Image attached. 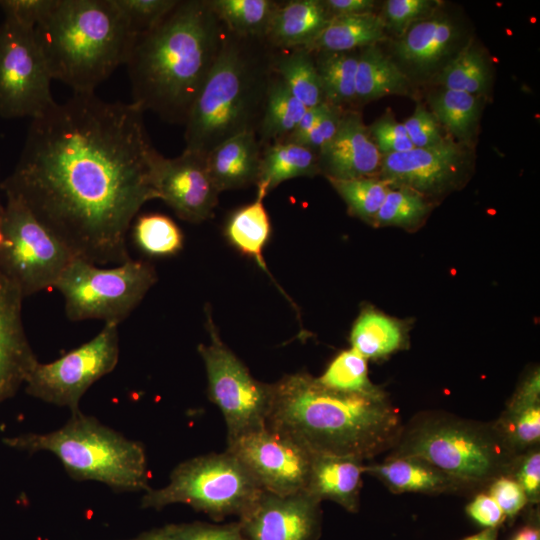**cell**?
I'll return each instance as SVG.
<instances>
[{"instance_id":"cell-45","label":"cell","mask_w":540,"mask_h":540,"mask_svg":"<svg viewBox=\"0 0 540 540\" xmlns=\"http://www.w3.org/2000/svg\"><path fill=\"white\" fill-rule=\"evenodd\" d=\"M371 133L376 140L380 153L393 154L408 151L414 148L403 123L395 121L391 116H385L375 122Z\"/></svg>"},{"instance_id":"cell-29","label":"cell","mask_w":540,"mask_h":540,"mask_svg":"<svg viewBox=\"0 0 540 540\" xmlns=\"http://www.w3.org/2000/svg\"><path fill=\"white\" fill-rule=\"evenodd\" d=\"M270 234V218L263 200L259 198L233 212L225 226L229 243L240 253L254 259L267 273L263 250Z\"/></svg>"},{"instance_id":"cell-26","label":"cell","mask_w":540,"mask_h":540,"mask_svg":"<svg viewBox=\"0 0 540 540\" xmlns=\"http://www.w3.org/2000/svg\"><path fill=\"white\" fill-rule=\"evenodd\" d=\"M384 20L373 12L333 17L314 43L312 52H350L384 38Z\"/></svg>"},{"instance_id":"cell-56","label":"cell","mask_w":540,"mask_h":540,"mask_svg":"<svg viewBox=\"0 0 540 540\" xmlns=\"http://www.w3.org/2000/svg\"><path fill=\"white\" fill-rule=\"evenodd\" d=\"M462 540H497V528H485L481 532Z\"/></svg>"},{"instance_id":"cell-23","label":"cell","mask_w":540,"mask_h":540,"mask_svg":"<svg viewBox=\"0 0 540 540\" xmlns=\"http://www.w3.org/2000/svg\"><path fill=\"white\" fill-rule=\"evenodd\" d=\"M323 1L279 4L265 40L273 49L309 48L331 20Z\"/></svg>"},{"instance_id":"cell-2","label":"cell","mask_w":540,"mask_h":540,"mask_svg":"<svg viewBox=\"0 0 540 540\" xmlns=\"http://www.w3.org/2000/svg\"><path fill=\"white\" fill-rule=\"evenodd\" d=\"M266 426L312 455L362 461L394 447L403 430L400 414L381 391L336 392L303 372L272 384Z\"/></svg>"},{"instance_id":"cell-33","label":"cell","mask_w":540,"mask_h":540,"mask_svg":"<svg viewBox=\"0 0 540 540\" xmlns=\"http://www.w3.org/2000/svg\"><path fill=\"white\" fill-rule=\"evenodd\" d=\"M350 341L352 349L365 359H376L398 349L402 334L390 318L374 311H365L355 322Z\"/></svg>"},{"instance_id":"cell-3","label":"cell","mask_w":540,"mask_h":540,"mask_svg":"<svg viewBox=\"0 0 540 540\" xmlns=\"http://www.w3.org/2000/svg\"><path fill=\"white\" fill-rule=\"evenodd\" d=\"M226 28L207 0L178 1L137 36L126 62L132 103L184 125L222 46Z\"/></svg>"},{"instance_id":"cell-18","label":"cell","mask_w":540,"mask_h":540,"mask_svg":"<svg viewBox=\"0 0 540 540\" xmlns=\"http://www.w3.org/2000/svg\"><path fill=\"white\" fill-rule=\"evenodd\" d=\"M24 299L0 274V404L17 393L38 362L23 326Z\"/></svg>"},{"instance_id":"cell-31","label":"cell","mask_w":540,"mask_h":540,"mask_svg":"<svg viewBox=\"0 0 540 540\" xmlns=\"http://www.w3.org/2000/svg\"><path fill=\"white\" fill-rule=\"evenodd\" d=\"M207 1L229 32L256 39H265L280 4L272 0Z\"/></svg>"},{"instance_id":"cell-13","label":"cell","mask_w":540,"mask_h":540,"mask_svg":"<svg viewBox=\"0 0 540 540\" xmlns=\"http://www.w3.org/2000/svg\"><path fill=\"white\" fill-rule=\"evenodd\" d=\"M118 325L104 324L88 342L50 363H36L25 391L44 402L79 409L82 396L97 380L112 372L119 360Z\"/></svg>"},{"instance_id":"cell-17","label":"cell","mask_w":540,"mask_h":540,"mask_svg":"<svg viewBox=\"0 0 540 540\" xmlns=\"http://www.w3.org/2000/svg\"><path fill=\"white\" fill-rule=\"evenodd\" d=\"M467 153L452 141L384 155L381 173L386 181L420 192H439L463 172Z\"/></svg>"},{"instance_id":"cell-55","label":"cell","mask_w":540,"mask_h":540,"mask_svg":"<svg viewBox=\"0 0 540 540\" xmlns=\"http://www.w3.org/2000/svg\"><path fill=\"white\" fill-rule=\"evenodd\" d=\"M512 540H540L539 529L532 525L524 526L514 535Z\"/></svg>"},{"instance_id":"cell-1","label":"cell","mask_w":540,"mask_h":540,"mask_svg":"<svg viewBox=\"0 0 540 540\" xmlns=\"http://www.w3.org/2000/svg\"><path fill=\"white\" fill-rule=\"evenodd\" d=\"M132 102L73 94L31 120L19 160L2 181L75 258L95 265L131 259L127 234L140 208L158 199L160 153Z\"/></svg>"},{"instance_id":"cell-16","label":"cell","mask_w":540,"mask_h":540,"mask_svg":"<svg viewBox=\"0 0 540 540\" xmlns=\"http://www.w3.org/2000/svg\"><path fill=\"white\" fill-rule=\"evenodd\" d=\"M320 504L305 491L289 496L263 491L238 523L246 540H318Z\"/></svg>"},{"instance_id":"cell-42","label":"cell","mask_w":540,"mask_h":540,"mask_svg":"<svg viewBox=\"0 0 540 540\" xmlns=\"http://www.w3.org/2000/svg\"><path fill=\"white\" fill-rule=\"evenodd\" d=\"M435 6L430 0H388L384 5V22L398 34L423 19Z\"/></svg>"},{"instance_id":"cell-7","label":"cell","mask_w":540,"mask_h":540,"mask_svg":"<svg viewBox=\"0 0 540 540\" xmlns=\"http://www.w3.org/2000/svg\"><path fill=\"white\" fill-rule=\"evenodd\" d=\"M391 456L420 458L460 483H480L507 463L509 447L498 430L433 416L402 430Z\"/></svg>"},{"instance_id":"cell-39","label":"cell","mask_w":540,"mask_h":540,"mask_svg":"<svg viewBox=\"0 0 540 540\" xmlns=\"http://www.w3.org/2000/svg\"><path fill=\"white\" fill-rule=\"evenodd\" d=\"M506 444L523 448L535 444L540 437V405L509 408L497 429Z\"/></svg>"},{"instance_id":"cell-38","label":"cell","mask_w":540,"mask_h":540,"mask_svg":"<svg viewBox=\"0 0 540 540\" xmlns=\"http://www.w3.org/2000/svg\"><path fill=\"white\" fill-rule=\"evenodd\" d=\"M329 180L350 211L364 219L375 218L389 191L385 181L370 177Z\"/></svg>"},{"instance_id":"cell-5","label":"cell","mask_w":540,"mask_h":540,"mask_svg":"<svg viewBox=\"0 0 540 540\" xmlns=\"http://www.w3.org/2000/svg\"><path fill=\"white\" fill-rule=\"evenodd\" d=\"M52 80L91 94L121 65L136 40L113 0H54L34 28Z\"/></svg>"},{"instance_id":"cell-51","label":"cell","mask_w":540,"mask_h":540,"mask_svg":"<svg viewBox=\"0 0 540 540\" xmlns=\"http://www.w3.org/2000/svg\"><path fill=\"white\" fill-rule=\"evenodd\" d=\"M323 3L331 18L372 12L375 4L372 0H326Z\"/></svg>"},{"instance_id":"cell-19","label":"cell","mask_w":540,"mask_h":540,"mask_svg":"<svg viewBox=\"0 0 540 540\" xmlns=\"http://www.w3.org/2000/svg\"><path fill=\"white\" fill-rule=\"evenodd\" d=\"M319 170L328 179L348 180L369 177L381 166L382 156L372 141L361 115L342 113L331 142L318 153Z\"/></svg>"},{"instance_id":"cell-50","label":"cell","mask_w":540,"mask_h":540,"mask_svg":"<svg viewBox=\"0 0 540 540\" xmlns=\"http://www.w3.org/2000/svg\"><path fill=\"white\" fill-rule=\"evenodd\" d=\"M472 520L484 528H498L506 519L495 500L485 493L478 494L466 507Z\"/></svg>"},{"instance_id":"cell-40","label":"cell","mask_w":540,"mask_h":540,"mask_svg":"<svg viewBox=\"0 0 540 540\" xmlns=\"http://www.w3.org/2000/svg\"><path fill=\"white\" fill-rule=\"evenodd\" d=\"M426 211V203L417 194L405 189L389 190L374 219L380 224H409Z\"/></svg>"},{"instance_id":"cell-35","label":"cell","mask_w":540,"mask_h":540,"mask_svg":"<svg viewBox=\"0 0 540 540\" xmlns=\"http://www.w3.org/2000/svg\"><path fill=\"white\" fill-rule=\"evenodd\" d=\"M133 237L139 249L150 256H171L183 248L184 237L178 225L158 213L141 215L133 225Z\"/></svg>"},{"instance_id":"cell-8","label":"cell","mask_w":540,"mask_h":540,"mask_svg":"<svg viewBox=\"0 0 540 540\" xmlns=\"http://www.w3.org/2000/svg\"><path fill=\"white\" fill-rule=\"evenodd\" d=\"M263 491L238 459L225 451L179 463L166 486L144 492L141 508L161 510L180 503L220 521L228 516L240 518Z\"/></svg>"},{"instance_id":"cell-54","label":"cell","mask_w":540,"mask_h":540,"mask_svg":"<svg viewBox=\"0 0 540 540\" xmlns=\"http://www.w3.org/2000/svg\"><path fill=\"white\" fill-rule=\"evenodd\" d=\"M132 540H181L173 531L171 524L162 528H155L140 534Z\"/></svg>"},{"instance_id":"cell-30","label":"cell","mask_w":540,"mask_h":540,"mask_svg":"<svg viewBox=\"0 0 540 540\" xmlns=\"http://www.w3.org/2000/svg\"><path fill=\"white\" fill-rule=\"evenodd\" d=\"M306 107L293 96L275 73L267 90L257 137L261 146L286 139L295 129Z\"/></svg>"},{"instance_id":"cell-53","label":"cell","mask_w":540,"mask_h":540,"mask_svg":"<svg viewBox=\"0 0 540 540\" xmlns=\"http://www.w3.org/2000/svg\"><path fill=\"white\" fill-rule=\"evenodd\" d=\"M539 374H534L522 387L509 408H518L539 403Z\"/></svg>"},{"instance_id":"cell-28","label":"cell","mask_w":540,"mask_h":540,"mask_svg":"<svg viewBox=\"0 0 540 540\" xmlns=\"http://www.w3.org/2000/svg\"><path fill=\"white\" fill-rule=\"evenodd\" d=\"M272 68L306 108L325 102L313 52L309 49H274Z\"/></svg>"},{"instance_id":"cell-47","label":"cell","mask_w":540,"mask_h":540,"mask_svg":"<svg viewBox=\"0 0 540 540\" xmlns=\"http://www.w3.org/2000/svg\"><path fill=\"white\" fill-rule=\"evenodd\" d=\"M489 495L498 504L505 517H514L528 502L519 483L510 477L496 478L489 488Z\"/></svg>"},{"instance_id":"cell-46","label":"cell","mask_w":540,"mask_h":540,"mask_svg":"<svg viewBox=\"0 0 540 540\" xmlns=\"http://www.w3.org/2000/svg\"><path fill=\"white\" fill-rule=\"evenodd\" d=\"M54 0H0L4 19L34 29L47 14Z\"/></svg>"},{"instance_id":"cell-36","label":"cell","mask_w":540,"mask_h":540,"mask_svg":"<svg viewBox=\"0 0 540 540\" xmlns=\"http://www.w3.org/2000/svg\"><path fill=\"white\" fill-rule=\"evenodd\" d=\"M316 380L323 387L341 393L379 392L369 381L367 359L352 348L339 353Z\"/></svg>"},{"instance_id":"cell-37","label":"cell","mask_w":540,"mask_h":540,"mask_svg":"<svg viewBox=\"0 0 540 540\" xmlns=\"http://www.w3.org/2000/svg\"><path fill=\"white\" fill-rule=\"evenodd\" d=\"M439 81L445 89L478 97L486 92L488 87V66L482 54L469 45L443 68Z\"/></svg>"},{"instance_id":"cell-21","label":"cell","mask_w":540,"mask_h":540,"mask_svg":"<svg viewBox=\"0 0 540 540\" xmlns=\"http://www.w3.org/2000/svg\"><path fill=\"white\" fill-rule=\"evenodd\" d=\"M458 28L447 16L436 15L412 24L395 45L402 63L414 71L434 69L453 49Z\"/></svg>"},{"instance_id":"cell-49","label":"cell","mask_w":540,"mask_h":540,"mask_svg":"<svg viewBox=\"0 0 540 540\" xmlns=\"http://www.w3.org/2000/svg\"><path fill=\"white\" fill-rule=\"evenodd\" d=\"M515 480L525 492L529 502H537L540 496V453L532 450L525 455L516 468Z\"/></svg>"},{"instance_id":"cell-14","label":"cell","mask_w":540,"mask_h":540,"mask_svg":"<svg viewBox=\"0 0 540 540\" xmlns=\"http://www.w3.org/2000/svg\"><path fill=\"white\" fill-rule=\"evenodd\" d=\"M259 487L279 496L305 491L312 454L266 425L227 441V449Z\"/></svg>"},{"instance_id":"cell-22","label":"cell","mask_w":540,"mask_h":540,"mask_svg":"<svg viewBox=\"0 0 540 540\" xmlns=\"http://www.w3.org/2000/svg\"><path fill=\"white\" fill-rule=\"evenodd\" d=\"M262 155L257 134L245 132L217 145L206 155V164L219 192L256 184Z\"/></svg>"},{"instance_id":"cell-12","label":"cell","mask_w":540,"mask_h":540,"mask_svg":"<svg viewBox=\"0 0 540 540\" xmlns=\"http://www.w3.org/2000/svg\"><path fill=\"white\" fill-rule=\"evenodd\" d=\"M51 75L34 29L4 19L0 25V117L31 120L56 102Z\"/></svg>"},{"instance_id":"cell-10","label":"cell","mask_w":540,"mask_h":540,"mask_svg":"<svg viewBox=\"0 0 540 540\" xmlns=\"http://www.w3.org/2000/svg\"><path fill=\"white\" fill-rule=\"evenodd\" d=\"M5 198L0 274L24 298L54 288L75 257L19 199Z\"/></svg>"},{"instance_id":"cell-48","label":"cell","mask_w":540,"mask_h":540,"mask_svg":"<svg viewBox=\"0 0 540 540\" xmlns=\"http://www.w3.org/2000/svg\"><path fill=\"white\" fill-rule=\"evenodd\" d=\"M342 113L341 108L328 103L326 111L316 125L296 144L306 146L318 154L335 136Z\"/></svg>"},{"instance_id":"cell-41","label":"cell","mask_w":540,"mask_h":540,"mask_svg":"<svg viewBox=\"0 0 540 540\" xmlns=\"http://www.w3.org/2000/svg\"><path fill=\"white\" fill-rule=\"evenodd\" d=\"M137 36L157 25L179 0H113Z\"/></svg>"},{"instance_id":"cell-34","label":"cell","mask_w":540,"mask_h":540,"mask_svg":"<svg viewBox=\"0 0 540 540\" xmlns=\"http://www.w3.org/2000/svg\"><path fill=\"white\" fill-rule=\"evenodd\" d=\"M433 115L461 142L471 140L479 118L478 97L444 89L430 99Z\"/></svg>"},{"instance_id":"cell-24","label":"cell","mask_w":540,"mask_h":540,"mask_svg":"<svg viewBox=\"0 0 540 540\" xmlns=\"http://www.w3.org/2000/svg\"><path fill=\"white\" fill-rule=\"evenodd\" d=\"M364 473L378 478L395 493H440L460 484L428 462L411 456H390L378 464H364Z\"/></svg>"},{"instance_id":"cell-43","label":"cell","mask_w":540,"mask_h":540,"mask_svg":"<svg viewBox=\"0 0 540 540\" xmlns=\"http://www.w3.org/2000/svg\"><path fill=\"white\" fill-rule=\"evenodd\" d=\"M406 133L415 148L438 145L445 139L436 117L422 105L403 122Z\"/></svg>"},{"instance_id":"cell-4","label":"cell","mask_w":540,"mask_h":540,"mask_svg":"<svg viewBox=\"0 0 540 540\" xmlns=\"http://www.w3.org/2000/svg\"><path fill=\"white\" fill-rule=\"evenodd\" d=\"M273 53L265 39L241 37L226 29L184 124V150L206 156L235 135L257 134L274 75Z\"/></svg>"},{"instance_id":"cell-25","label":"cell","mask_w":540,"mask_h":540,"mask_svg":"<svg viewBox=\"0 0 540 540\" xmlns=\"http://www.w3.org/2000/svg\"><path fill=\"white\" fill-rule=\"evenodd\" d=\"M262 150L257 197L265 196L283 181L312 177L320 172L318 154L310 148L291 142H275Z\"/></svg>"},{"instance_id":"cell-57","label":"cell","mask_w":540,"mask_h":540,"mask_svg":"<svg viewBox=\"0 0 540 540\" xmlns=\"http://www.w3.org/2000/svg\"><path fill=\"white\" fill-rule=\"evenodd\" d=\"M1 183H2V180H0V244L2 240V225H3V217H4V203L2 202V199H1V193H2Z\"/></svg>"},{"instance_id":"cell-11","label":"cell","mask_w":540,"mask_h":540,"mask_svg":"<svg viewBox=\"0 0 540 540\" xmlns=\"http://www.w3.org/2000/svg\"><path fill=\"white\" fill-rule=\"evenodd\" d=\"M208 345L198 352L204 362L210 400L222 412L227 426V441L266 425L272 384L256 380L241 360L221 340L206 309Z\"/></svg>"},{"instance_id":"cell-15","label":"cell","mask_w":540,"mask_h":540,"mask_svg":"<svg viewBox=\"0 0 540 540\" xmlns=\"http://www.w3.org/2000/svg\"><path fill=\"white\" fill-rule=\"evenodd\" d=\"M158 199L184 221L200 223L213 216L217 190L206 164V156L184 150L175 158L158 156L153 174Z\"/></svg>"},{"instance_id":"cell-27","label":"cell","mask_w":540,"mask_h":540,"mask_svg":"<svg viewBox=\"0 0 540 540\" xmlns=\"http://www.w3.org/2000/svg\"><path fill=\"white\" fill-rule=\"evenodd\" d=\"M356 100L366 102L392 94H408L409 81L398 65L378 47L358 53L355 80Z\"/></svg>"},{"instance_id":"cell-44","label":"cell","mask_w":540,"mask_h":540,"mask_svg":"<svg viewBox=\"0 0 540 540\" xmlns=\"http://www.w3.org/2000/svg\"><path fill=\"white\" fill-rule=\"evenodd\" d=\"M171 527L181 540H246L238 521L223 525L196 521Z\"/></svg>"},{"instance_id":"cell-20","label":"cell","mask_w":540,"mask_h":540,"mask_svg":"<svg viewBox=\"0 0 540 540\" xmlns=\"http://www.w3.org/2000/svg\"><path fill=\"white\" fill-rule=\"evenodd\" d=\"M363 462L351 457L312 455L305 492L320 502L331 500L348 512H357Z\"/></svg>"},{"instance_id":"cell-6","label":"cell","mask_w":540,"mask_h":540,"mask_svg":"<svg viewBox=\"0 0 540 540\" xmlns=\"http://www.w3.org/2000/svg\"><path fill=\"white\" fill-rule=\"evenodd\" d=\"M9 447L55 455L78 481L101 482L117 492L148 491L150 473L143 444L80 410L59 429L5 438Z\"/></svg>"},{"instance_id":"cell-32","label":"cell","mask_w":540,"mask_h":540,"mask_svg":"<svg viewBox=\"0 0 540 540\" xmlns=\"http://www.w3.org/2000/svg\"><path fill=\"white\" fill-rule=\"evenodd\" d=\"M312 52V51H311ZM314 57L325 102L342 108L356 100L358 53L316 51Z\"/></svg>"},{"instance_id":"cell-52","label":"cell","mask_w":540,"mask_h":540,"mask_svg":"<svg viewBox=\"0 0 540 540\" xmlns=\"http://www.w3.org/2000/svg\"><path fill=\"white\" fill-rule=\"evenodd\" d=\"M327 107L328 103L323 102L316 107L307 108L293 132L283 142L299 143L316 125Z\"/></svg>"},{"instance_id":"cell-9","label":"cell","mask_w":540,"mask_h":540,"mask_svg":"<svg viewBox=\"0 0 540 540\" xmlns=\"http://www.w3.org/2000/svg\"><path fill=\"white\" fill-rule=\"evenodd\" d=\"M156 281L155 267L148 261L130 259L101 268L74 258L54 288L64 298L65 314L70 321L96 319L119 326Z\"/></svg>"}]
</instances>
